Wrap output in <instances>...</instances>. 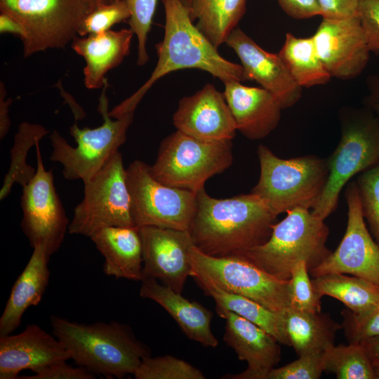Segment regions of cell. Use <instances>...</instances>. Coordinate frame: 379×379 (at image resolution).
Segmentation results:
<instances>
[{"label":"cell","instance_id":"31","mask_svg":"<svg viewBox=\"0 0 379 379\" xmlns=\"http://www.w3.org/2000/svg\"><path fill=\"white\" fill-rule=\"evenodd\" d=\"M48 133V131L41 124L23 121L19 125L10 152V167L0 190V200L10 194L15 183L23 187L34 178L36 168L27 164V153Z\"/></svg>","mask_w":379,"mask_h":379},{"label":"cell","instance_id":"19","mask_svg":"<svg viewBox=\"0 0 379 379\" xmlns=\"http://www.w3.org/2000/svg\"><path fill=\"white\" fill-rule=\"evenodd\" d=\"M226 320L223 337L239 360L246 361L243 372L222 378L267 379L269 372L281 360L279 343L269 333L250 321L226 310H216Z\"/></svg>","mask_w":379,"mask_h":379},{"label":"cell","instance_id":"15","mask_svg":"<svg viewBox=\"0 0 379 379\" xmlns=\"http://www.w3.org/2000/svg\"><path fill=\"white\" fill-rule=\"evenodd\" d=\"M312 38L331 77L352 79L359 76L366 67L371 51L359 16L322 18Z\"/></svg>","mask_w":379,"mask_h":379},{"label":"cell","instance_id":"23","mask_svg":"<svg viewBox=\"0 0 379 379\" xmlns=\"http://www.w3.org/2000/svg\"><path fill=\"white\" fill-rule=\"evenodd\" d=\"M140 295L161 305L173 318L188 338L204 346L215 347L218 341L213 334V313L196 301H190L157 279L142 281Z\"/></svg>","mask_w":379,"mask_h":379},{"label":"cell","instance_id":"35","mask_svg":"<svg viewBox=\"0 0 379 379\" xmlns=\"http://www.w3.org/2000/svg\"><path fill=\"white\" fill-rule=\"evenodd\" d=\"M131 13L125 0H114L90 11L83 20L78 36L100 34L117 24L128 20Z\"/></svg>","mask_w":379,"mask_h":379},{"label":"cell","instance_id":"18","mask_svg":"<svg viewBox=\"0 0 379 379\" xmlns=\"http://www.w3.org/2000/svg\"><path fill=\"white\" fill-rule=\"evenodd\" d=\"M173 124L177 130L205 141L232 140L237 131L223 93L211 84L179 100Z\"/></svg>","mask_w":379,"mask_h":379},{"label":"cell","instance_id":"48","mask_svg":"<svg viewBox=\"0 0 379 379\" xmlns=\"http://www.w3.org/2000/svg\"><path fill=\"white\" fill-rule=\"evenodd\" d=\"M87 1H88V4H89V6H90V10L91 11L92 10H93L97 6H100L101 4L112 2L114 0H87Z\"/></svg>","mask_w":379,"mask_h":379},{"label":"cell","instance_id":"39","mask_svg":"<svg viewBox=\"0 0 379 379\" xmlns=\"http://www.w3.org/2000/svg\"><path fill=\"white\" fill-rule=\"evenodd\" d=\"M325 352H311L298 357V359L279 368H272L267 379H318L324 368Z\"/></svg>","mask_w":379,"mask_h":379},{"label":"cell","instance_id":"8","mask_svg":"<svg viewBox=\"0 0 379 379\" xmlns=\"http://www.w3.org/2000/svg\"><path fill=\"white\" fill-rule=\"evenodd\" d=\"M232 161L231 140L205 141L177 130L161 141L150 171L166 185L197 193Z\"/></svg>","mask_w":379,"mask_h":379},{"label":"cell","instance_id":"17","mask_svg":"<svg viewBox=\"0 0 379 379\" xmlns=\"http://www.w3.org/2000/svg\"><path fill=\"white\" fill-rule=\"evenodd\" d=\"M225 43L239 57L246 81H255L270 92L282 109L298 102L302 88L294 81L279 54L265 51L238 27Z\"/></svg>","mask_w":379,"mask_h":379},{"label":"cell","instance_id":"9","mask_svg":"<svg viewBox=\"0 0 379 379\" xmlns=\"http://www.w3.org/2000/svg\"><path fill=\"white\" fill-rule=\"evenodd\" d=\"M0 11L22 25L23 56L62 48L78 36L91 11L87 0H0Z\"/></svg>","mask_w":379,"mask_h":379},{"label":"cell","instance_id":"49","mask_svg":"<svg viewBox=\"0 0 379 379\" xmlns=\"http://www.w3.org/2000/svg\"><path fill=\"white\" fill-rule=\"evenodd\" d=\"M374 372L376 376V379H379V360L371 358Z\"/></svg>","mask_w":379,"mask_h":379},{"label":"cell","instance_id":"46","mask_svg":"<svg viewBox=\"0 0 379 379\" xmlns=\"http://www.w3.org/2000/svg\"><path fill=\"white\" fill-rule=\"evenodd\" d=\"M0 32L10 33L18 36L22 40L25 35V29L21 23L12 15L0 12Z\"/></svg>","mask_w":379,"mask_h":379},{"label":"cell","instance_id":"27","mask_svg":"<svg viewBox=\"0 0 379 379\" xmlns=\"http://www.w3.org/2000/svg\"><path fill=\"white\" fill-rule=\"evenodd\" d=\"M191 277L206 295L213 298L215 310L238 314L263 328L280 344L290 346L285 331L284 311L275 312L248 298L227 292L197 273L192 272Z\"/></svg>","mask_w":379,"mask_h":379},{"label":"cell","instance_id":"34","mask_svg":"<svg viewBox=\"0 0 379 379\" xmlns=\"http://www.w3.org/2000/svg\"><path fill=\"white\" fill-rule=\"evenodd\" d=\"M356 182L364 218L379 245V164L359 173Z\"/></svg>","mask_w":379,"mask_h":379},{"label":"cell","instance_id":"12","mask_svg":"<svg viewBox=\"0 0 379 379\" xmlns=\"http://www.w3.org/2000/svg\"><path fill=\"white\" fill-rule=\"evenodd\" d=\"M84 185V198L74 208L69 234L90 237L105 227L135 226L126 168L119 151Z\"/></svg>","mask_w":379,"mask_h":379},{"label":"cell","instance_id":"36","mask_svg":"<svg viewBox=\"0 0 379 379\" xmlns=\"http://www.w3.org/2000/svg\"><path fill=\"white\" fill-rule=\"evenodd\" d=\"M131 13L128 24L138 39L137 65L143 66L149 58L146 49L147 36L158 0H125Z\"/></svg>","mask_w":379,"mask_h":379},{"label":"cell","instance_id":"44","mask_svg":"<svg viewBox=\"0 0 379 379\" xmlns=\"http://www.w3.org/2000/svg\"><path fill=\"white\" fill-rule=\"evenodd\" d=\"M6 90L4 84L0 82V139L3 140L9 131L11 126V119L9 117V107L13 99L8 98L6 99Z\"/></svg>","mask_w":379,"mask_h":379},{"label":"cell","instance_id":"20","mask_svg":"<svg viewBox=\"0 0 379 379\" xmlns=\"http://www.w3.org/2000/svg\"><path fill=\"white\" fill-rule=\"evenodd\" d=\"M70 359L64 345L36 324L20 333L0 336V379H18L26 369L32 372L48 364Z\"/></svg>","mask_w":379,"mask_h":379},{"label":"cell","instance_id":"30","mask_svg":"<svg viewBox=\"0 0 379 379\" xmlns=\"http://www.w3.org/2000/svg\"><path fill=\"white\" fill-rule=\"evenodd\" d=\"M278 54L302 88L326 84L331 79L318 55L312 36L301 38L287 33Z\"/></svg>","mask_w":379,"mask_h":379},{"label":"cell","instance_id":"42","mask_svg":"<svg viewBox=\"0 0 379 379\" xmlns=\"http://www.w3.org/2000/svg\"><path fill=\"white\" fill-rule=\"evenodd\" d=\"M322 18L344 19L358 17L359 0H318Z\"/></svg>","mask_w":379,"mask_h":379},{"label":"cell","instance_id":"43","mask_svg":"<svg viewBox=\"0 0 379 379\" xmlns=\"http://www.w3.org/2000/svg\"><path fill=\"white\" fill-rule=\"evenodd\" d=\"M281 9L290 17L304 20L321 15L318 0H277Z\"/></svg>","mask_w":379,"mask_h":379},{"label":"cell","instance_id":"5","mask_svg":"<svg viewBox=\"0 0 379 379\" xmlns=\"http://www.w3.org/2000/svg\"><path fill=\"white\" fill-rule=\"evenodd\" d=\"M340 140L327 159L328 177L319 198L312 208L325 220L337 208L340 193L356 174L379 164V120L367 108L340 111Z\"/></svg>","mask_w":379,"mask_h":379},{"label":"cell","instance_id":"41","mask_svg":"<svg viewBox=\"0 0 379 379\" xmlns=\"http://www.w3.org/2000/svg\"><path fill=\"white\" fill-rule=\"evenodd\" d=\"M32 375L19 376L18 379H93L95 375L84 367H74L61 360L51 363L33 372Z\"/></svg>","mask_w":379,"mask_h":379},{"label":"cell","instance_id":"11","mask_svg":"<svg viewBox=\"0 0 379 379\" xmlns=\"http://www.w3.org/2000/svg\"><path fill=\"white\" fill-rule=\"evenodd\" d=\"M126 173L135 227L189 231L197 210V193L160 182L152 175L150 166L140 160L132 161Z\"/></svg>","mask_w":379,"mask_h":379},{"label":"cell","instance_id":"24","mask_svg":"<svg viewBox=\"0 0 379 379\" xmlns=\"http://www.w3.org/2000/svg\"><path fill=\"white\" fill-rule=\"evenodd\" d=\"M105 258L107 276L142 281V246L137 227H105L90 237Z\"/></svg>","mask_w":379,"mask_h":379},{"label":"cell","instance_id":"45","mask_svg":"<svg viewBox=\"0 0 379 379\" xmlns=\"http://www.w3.org/2000/svg\"><path fill=\"white\" fill-rule=\"evenodd\" d=\"M368 95L365 105L379 120V74L370 75L366 79Z\"/></svg>","mask_w":379,"mask_h":379},{"label":"cell","instance_id":"26","mask_svg":"<svg viewBox=\"0 0 379 379\" xmlns=\"http://www.w3.org/2000/svg\"><path fill=\"white\" fill-rule=\"evenodd\" d=\"M284 320L290 346L298 357L325 352L334 345L336 333L342 328V324L321 312H305L288 307L284 311Z\"/></svg>","mask_w":379,"mask_h":379},{"label":"cell","instance_id":"29","mask_svg":"<svg viewBox=\"0 0 379 379\" xmlns=\"http://www.w3.org/2000/svg\"><path fill=\"white\" fill-rule=\"evenodd\" d=\"M312 283L319 296L335 298L354 313L365 312L379 304V286L356 276L328 274L313 277Z\"/></svg>","mask_w":379,"mask_h":379},{"label":"cell","instance_id":"28","mask_svg":"<svg viewBox=\"0 0 379 379\" xmlns=\"http://www.w3.org/2000/svg\"><path fill=\"white\" fill-rule=\"evenodd\" d=\"M246 8V0H192L189 7L197 27L217 48L237 27Z\"/></svg>","mask_w":379,"mask_h":379},{"label":"cell","instance_id":"38","mask_svg":"<svg viewBox=\"0 0 379 379\" xmlns=\"http://www.w3.org/2000/svg\"><path fill=\"white\" fill-rule=\"evenodd\" d=\"M341 314L342 328L349 343L379 336V304L365 312L354 313L346 308Z\"/></svg>","mask_w":379,"mask_h":379},{"label":"cell","instance_id":"4","mask_svg":"<svg viewBox=\"0 0 379 379\" xmlns=\"http://www.w3.org/2000/svg\"><path fill=\"white\" fill-rule=\"evenodd\" d=\"M324 220L307 208L288 210L282 220L272 225L267 241L235 254L277 279L290 280L298 262L305 261L310 271L332 252L326 246L329 229Z\"/></svg>","mask_w":379,"mask_h":379},{"label":"cell","instance_id":"25","mask_svg":"<svg viewBox=\"0 0 379 379\" xmlns=\"http://www.w3.org/2000/svg\"><path fill=\"white\" fill-rule=\"evenodd\" d=\"M50 257L41 246L33 248L28 262L11 288L0 318V336L11 334L20 325L25 312L41 302L49 282Z\"/></svg>","mask_w":379,"mask_h":379},{"label":"cell","instance_id":"14","mask_svg":"<svg viewBox=\"0 0 379 379\" xmlns=\"http://www.w3.org/2000/svg\"><path fill=\"white\" fill-rule=\"evenodd\" d=\"M345 197L348 208L345 233L337 248L309 273L312 277L345 274L379 286V245L364 222L356 181L348 183Z\"/></svg>","mask_w":379,"mask_h":379},{"label":"cell","instance_id":"21","mask_svg":"<svg viewBox=\"0 0 379 379\" xmlns=\"http://www.w3.org/2000/svg\"><path fill=\"white\" fill-rule=\"evenodd\" d=\"M223 94L234 119L237 129L250 140L267 136L277 126L281 107L276 98L263 88L241 82L224 84Z\"/></svg>","mask_w":379,"mask_h":379},{"label":"cell","instance_id":"10","mask_svg":"<svg viewBox=\"0 0 379 379\" xmlns=\"http://www.w3.org/2000/svg\"><path fill=\"white\" fill-rule=\"evenodd\" d=\"M189 253L192 272L218 288L248 298L275 312L289 307L290 280L277 279L241 255L212 256L194 244Z\"/></svg>","mask_w":379,"mask_h":379},{"label":"cell","instance_id":"1","mask_svg":"<svg viewBox=\"0 0 379 379\" xmlns=\"http://www.w3.org/2000/svg\"><path fill=\"white\" fill-rule=\"evenodd\" d=\"M165 12L164 36L155 45L158 61L147 81L109 111L112 118L134 112L147 91L161 78L177 70L199 69L224 84L246 81L241 65L222 58L191 19L181 0H161Z\"/></svg>","mask_w":379,"mask_h":379},{"label":"cell","instance_id":"40","mask_svg":"<svg viewBox=\"0 0 379 379\" xmlns=\"http://www.w3.org/2000/svg\"><path fill=\"white\" fill-rule=\"evenodd\" d=\"M359 15L370 51L379 55V0H359Z\"/></svg>","mask_w":379,"mask_h":379},{"label":"cell","instance_id":"2","mask_svg":"<svg viewBox=\"0 0 379 379\" xmlns=\"http://www.w3.org/2000/svg\"><path fill=\"white\" fill-rule=\"evenodd\" d=\"M197 200L189 232L194 246L212 256L235 254L265 243L278 215L251 192L215 199L204 188Z\"/></svg>","mask_w":379,"mask_h":379},{"label":"cell","instance_id":"32","mask_svg":"<svg viewBox=\"0 0 379 379\" xmlns=\"http://www.w3.org/2000/svg\"><path fill=\"white\" fill-rule=\"evenodd\" d=\"M324 368L338 379H376L371 357L361 343L328 348L324 354Z\"/></svg>","mask_w":379,"mask_h":379},{"label":"cell","instance_id":"13","mask_svg":"<svg viewBox=\"0 0 379 379\" xmlns=\"http://www.w3.org/2000/svg\"><path fill=\"white\" fill-rule=\"evenodd\" d=\"M39 143L36 174L22 187L20 226L30 246H40L51 256L61 246L70 222L56 192L53 171L44 167Z\"/></svg>","mask_w":379,"mask_h":379},{"label":"cell","instance_id":"3","mask_svg":"<svg viewBox=\"0 0 379 379\" xmlns=\"http://www.w3.org/2000/svg\"><path fill=\"white\" fill-rule=\"evenodd\" d=\"M53 334L64 345L70 359L95 375L123 378L134 374L142 359L150 356L148 347L131 328L117 321L78 323L52 315Z\"/></svg>","mask_w":379,"mask_h":379},{"label":"cell","instance_id":"33","mask_svg":"<svg viewBox=\"0 0 379 379\" xmlns=\"http://www.w3.org/2000/svg\"><path fill=\"white\" fill-rule=\"evenodd\" d=\"M136 379H204L203 373L172 355L144 358L133 374Z\"/></svg>","mask_w":379,"mask_h":379},{"label":"cell","instance_id":"50","mask_svg":"<svg viewBox=\"0 0 379 379\" xmlns=\"http://www.w3.org/2000/svg\"><path fill=\"white\" fill-rule=\"evenodd\" d=\"M181 1L188 8L190 7L192 2V0H181Z\"/></svg>","mask_w":379,"mask_h":379},{"label":"cell","instance_id":"47","mask_svg":"<svg viewBox=\"0 0 379 379\" xmlns=\"http://www.w3.org/2000/svg\"><path fill=\"white\" fill-rule=\"evenodd\" d=\"M371 358L379 360V336L364 340L360 343Z\"/></svg>","mask_w":379,"mask_h":379},{"label":"cell","instance_id":"16","mask_svg":"<svg viewBox=\"0 0 379 379\" xmlns=\"http://www.w3.org/2000/svg\"><path fill=\"white\" fill-rule=\"evenodd\" d=\"M138 228L142 246L143 279H159L182 293L192 273L189 253L194 242L190 232L154 226Z\"/></svg>","mask_w":379,"mask_h":379},{"label":"cell","instance_id":"22","mask_svg":"<svg viewBox=\"0 0 379 379\" xmlns=\"http://www.w3.org/2000/svg\"><path fill=\"white\" fill-rule=\"evenodd\" d=\"M134 33L129 29H109L100 34L77 36L72 41V49L85 60L83 73L88 89L102 88L106 74L119 66L130 53Z\"/></svg>","mask_w":379,"mask_h":379},{"label":"cell","instance_id":"7","mask_svg":"<svg viewBox=\"0 0 379 379\" xmlns=\"http://www.w3.org/2000/svg\"><path fill=\"white\" fill-rule=\"evenodd\" d=\"M258 156L260 174L251 193L277 215L295 208H313L328 177L327 159L314 155L284 159L263 145L258 147Z\"/></svg>","mask_w":379,"mask_h":379},{"label":"cell","instance_id":"6","mask_svg":"<svg viewBox=\"0 0 379 379\" xmlns=\"http://www.w3.org/2000/svg\"><path fill=\"white\" fill-rule=\"evenodd\" d=\"M106 82L98 99V111L102 117L101 126L79 128L75 122L69 128L76 147L70 145L56 130L50 134L52 152L50 159L62 166V173L69 180H90L125 143L127 131L133 123L134 112L112 119L109 115Z\"/></svg>","mask_w":379,"mask_h":379},{"label":"cell","instance_id":"37","mask_svg":"<svg viewBox=\"0 0 379 379\" xmlns=\"http://www.w3.org/2000/svg\"><path fill=\"white\" fill-rule=\"evenodd\" d=\"M321 298L313 288L307 263L298 262L291 271L289 307L305 312H321Z\"/></svg>","mask_w":379,"mask_h":379}]
</instances>
